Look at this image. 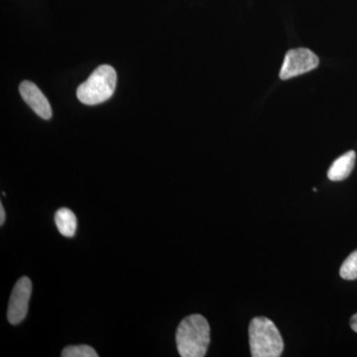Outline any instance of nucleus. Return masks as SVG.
<instances>
[{
	"label": "nucleus",
	"mask_w": 357,
	"mask_h": 357,
	"mask_svg": "<svg viewBox=\"0 0 357 357\" xmlns=\"http://www.w3.org/2000/svg\"><path fill=\"white\" fill-rule=\"evenodd\" d=\"M249 344L253 357H278L284 349L283 338L271 319L258 317L249 325Z\"/></svg>",
	"instance_id": "obj_2"
},
{
	"label": "nucleus",
	"mask_w": 357,
	"mask_h": 357,
	"mask_svg": "<svg viewBox=\"0 0 357 357\" xmlns=\"http://www.w3.org/2000/svg\"><path fill=\"white\" fill-rule=\"evenodd\" d=\"M356 152L349 151L335 160L331 168L328 169V178L337 182V181H342L349 177L356 165Z\"/></svg>",
	"instance_id": "obj_7"
},
{
	"label": "nucleus",
	"mask_w": 357,
	"mask_h": 357,
	"mask_svg": "<svg viewBox=\"0 0 357 357\" xmlns=\"http://www.w3.org/2000/svg\"><path fill=\"white\" fill-rule=\"evenodd\" d=\"M4 222H6V211L1 204H0V225H3Z\"/></svg>",
	"instance_id": "obj_11"
},
{
	"label": "nucleus",
	"mask_w": 357,
	"mask_h": 357,
	"mask_svg": "<svg viewBox=\"0 0 357 357\" xmlns=\"http://www.w3.org/2000/svg\"><path fill=\"white\" fill-rule=\"evenodd\" d=\"M63 357H98L95 349L89 345H70L62 351Z\"/></svg>",
	"instance_id": "obj_10"
},
{
	"label": "nucleus",
	"mask_w": 357,
	"mask_h": 357,
	"mask_svg": "<svg viewBox=\"0 0 357 357\" xmlns=\"http://www.w3.org/2000/svg\"><path fill=\"white\" fill-rule=\"evenodd\" d=\"M319 58L309 49L300 48L290 50L286 54L282 65L280 79L283 81L301 76L316 69L319 66Z\"/></svg>",
	"instance_id": "obj_4"
},
{
	"label": "nucleus",
	"mask_w": 357,
	"mask_h": 357,
	"mask_svg": "<svg viewBox=\"0 0 357 357\" xmlns=\"http://www.w3.org/2000/svg\"><path fill=\"white\" fill-rule=\"evenodd\" d=\"M116 82V72L112 66H100L77 88V98L86 105H96L107 102L114 96Z\"/></svg>",
	"instance_id": "obj_3"
},
{
	"label": "nucleus",
	"mask_w": 357,
	"mask_h": 357,
	"mask_svg": "<svg viewBox=\"0 0 357 357\" xmlns=\"http://www.w3.org/2000/svg\"><path fill=\"white\" fill-rule=\"evenodd\" d=\"M56 227L62 236L72 237L77 231V218L72 211L62 208L55 213Z\"/></svg>",
	"instance_id": "obj_8"
},
{
	"label": "nucleus",
	"mask_w": 357,
	"mask_h": 357,
	"mask_svg": "<svg viewBox=\"0 0 357 357\" xmlns=\"http://www.w3.org/2000/svg\"><path fill=\"white\" fill-rule=\"evenodd\" d=\"M31 293L32 282L28 277L16 282L7 310V319L11 325H18L26 318Z\"/></svg>",
	"instance_id": "obj_5"
},
{
	"label": "nucleus",
	"mask_w": 357,
	"mask_h": 357,
	"mask_svg": "<svg viewBox=\"0 0 357 357\" xmlns=\"http://www.w3.org/2000/svg\"><path fill=\"white\" fill-rule=\"evenodd\" d=\"M340 277L344 280H356L357 279V250L354 251L344 262L340 270Z\"/></svg>",
	"instance_id": "obj_9"
},
{
	"label": "nucleus",
	"mask_w": 357,
	"mask_h": 357,
	"mask_svg": "<svg viewBox=\"0 0 357 357\" xmlns=\"http://www.w3.org/2000/svg\"><path fill=\"white\" fill-rule=\"evenodd\" d=\"M351 326L354 332L357 333V314L352 316L351 319Z\"/></svg>",
	"instance_id": "obj_12"
},
{
	"label": "nucleus",
	"mask_w": 357,
	"mask_h": 357,
	"mask_svg": "<svg viewBox=\"0 0 357 357\" xmlns=\"http://www.w3.org/2000/svg\"><path fill=\"white\" fill-rule=\"evenodd\" d=\"M20 93L23 100L29 105L35 114L46 121L51 119L53 114L50 102L36 84L30 81L22 82L20 86Z\"/></svg>",
	"instance_id": "obj_6"
},
{
	"label": "nucleus",
	"mask_w": 357,
	"mask_h": 357,
	"mask_svg": "<svg viewBox=\"0 0 357 357\" xmlns=\"http://www.w3.org/2000/svg\"><path fill=\"white\" fill-rule=\"evenodd\" d=\"M178 354L182 357H204L211 342L208 321L194 314L181 321L176 333Z\"/></svg>",
	"instance_id": "obj_1"
}]
</instances>
